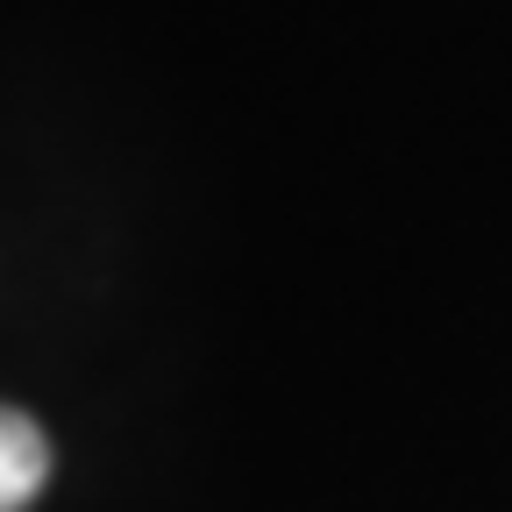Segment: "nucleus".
I'll return each instance as SVG.
<instances>
[{"mask_svg": "<svg viewBox=\"0 0 512 512\" xmlns=\"http://www.w3.org/2000/svg\"><path fill=\"white\" fill-rule=\"evenodd\" d=\"M50 477V441L29 413L0 406V512H29Z\"/></svg>", "mask_w": 512, "mask_h": 512, "instance_id": "nucleus-1", "label": "nucleus"}]
</instances>
